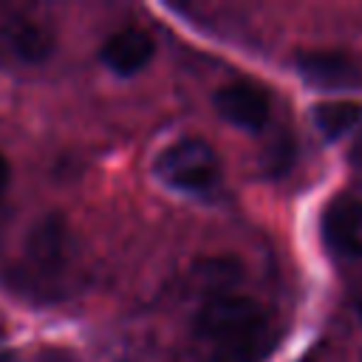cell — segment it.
<instances>
[{"instance_id": "cell-1", "label": "cell", "mask_w": 362, "mask_h": 362, "mask_svg": "<svg viewBox=\"0 0 362 362\" xmlns=\"http://www.w3.org/2000/svg\"><path fill=\"white\" fill-rule=\"evenodd\" d=\"M195 334L215 362H263L274 348V331L263 305L232 291H212L201 303Z\"/></svg>"}, {"instance_id": "cell-2", "label": "cell", "mask_w": 362, "mask_h": 362, "mask_svg": "<svg viewBox=\"0 0 362 362\" xmlns=\"http://www.w3.org/2000/svg\"><path fill=\"white\" fill-rule=\"evenodd\" d=\"M156 175L170 189L187 192V195H204L221 184V158L218 153L195 136L178 139L167 144L156 156Z\"/></svg>"}, {"instance_id": "cell-3", "label": "cell", "mask_w": 362, "mask_h": 362, "mask_svg": "<svg viewBox=\"0 0 362 362\" xmlns=\"http://www.w3.org/2000/svg\"><path fill=\"white\" fill-rule=\"evenodd\" d=\"M57 48L54 31L20 6L0 3V65L34 68L42 65Z\"/></svg>"}, {"instance_id": "cell-4", "label": "cell", "mask_w": 362, "mask_h": 362, "mask_svg": "<svg viewBox=\"0 0 362 362\" xmlns=\"http://www.w3.org/2000/svg\"><path fill=\"white\" fill-rule=\"evenodd\" d=\"M23 257L37 286L42 283L48 286L51 280H59L74 257V235L68 229V221L57 212L42 215L25 235Z\"/></svg>"}, {"instance_id": "cell-5", "label": "cell", "mask_w": 362, "mask_h": 362, "mask_svg": "<svg viewBox=\"0 0 362 362\" xmlns=\"http://www.w3.org/2000/svg\"><path fill=\"white\" fill-rule=\"evenodd\" d=\"M215 110L221 113V119L240 130H263L272 116V96L252 79H235L218 88Z\"/></svg>"}, {"instance_id": "cell-6", "label": "cell", "mask_w": 362, "mask_h": 362, "mask_svg": "<svg viewBox=\"0 0 362 362\" xmlns=\"http://www.w3.org/2000/svg\"><path fill=\"white\" fill-rule=\"evenodd\" d=\"M322 240L342 257H362V198H334L320 221Z\"/></svg>"}, {"instance_id": "cell-7", "label": "cell", "mask_w": 362, "mask_h": 362, "mask_svg": "<svg viewBox=\"0 0 362 362\" xmlns=\"http://www.w3.org/2000/svg\"><path fill=\"white\" fill-rule=\"evenodd\" d=\"M99 57L116 76H136L156 57V42L144 28L127 25L105 40Z\"/></svg>"}, {"instance_id": "cell-8", "label": "cell", "mask_w": 362, "mask_h": 362, "mask_svg": "<svg viewBox=\"0 0 362 362\" xmlns=\"http://www.w3.org/2000/svg\"><path fill=\"white\" fill-rule=\"evenodd\" d=\"M297 71L314 88H345L356 79L354 62L339 51H303L297 54Z\"/></svg>"}, {"instance_id": "cell-9", "label": "cell", "mask_w": 362, "mask_h": 362, "mask_svg": "<svg viewBox=\"0 0 362 362\" xmlns=\"http://www.w3.org/2000/svg\"><path fill=\"white\" fill-rule=\"evenodd\" d=\"M362 122V105L348 102V99H334V102H320L314 107V124L325 139H339L348 130H354Z\"/></svg>"}, {"instance_id": "cell-10", "label": "cell", "mask_w": 362, "mask_h": 362, "mask_svg": "<svg viewBox=\"0 0 362 362\" xmlns=\"http://www.w3.org/2000/svg\"><path fill=\"white\" fill-rule=\"evenodd\" d=\"M8 178H11L8 161H6V156H0V198H3V192H6V187H8Z\"/></svg>"}, {"instance_id": "cell-11", "label": "cell", "mask_w": 362, "mask_h": 362, "mask_svg": "<svg viewBox=\"0 0 362 362\" xmlns=\"http://www.w3.org/2000/svg\"><path fill=\"white\" fill-rule=\"evenodd\" d=\"M351 161L362 170V133H359V136H356V141L351 144Z\"/></svg>"}, {"instance_id": "cell-12", "label": "cell", "mask_w": 362, "mask_h": 362, "mask_svg": "<svg viewBox=\"0 0 362 362\" xmlns=\"http://www.w3.org/2000/svg\"><path fill=\"white\" fill-rule=\"evenodd\" d=\"M0 362H14V354L11 351H0Z\"/></svg>"}, {"instance_id": "cell-13", "label": "cell", "mask_w": 362, "mask_h": 362, "mask_svg": "<svg viewBox=\"0 0 362 362\" xmlns=\"http://www.w3.org/2000/svg\"><path fill=\"white\" fill-rule=\"evenodd\" d=\"M356 311H359V317H362V291H359V297H356Z\"/></svg>"}]
</instances>
